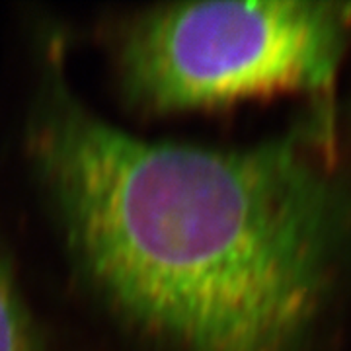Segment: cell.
<instances>
[{
    "label": "cell",
    "mask_w": 351,
    "mask_h": 351,
    "mask_svg": "<svg viewBox=\"0 0 351 351\" xmlns=\"http://www.w3.org/2000/svg\"><path fill=\"white\" fill-rule=\"evenodd\" d=\"M351 34V4L304 0L178 2L113 29L125 101L143 113L225 106L277 92H322Z\"/></svg>",
    "instance_id": "obj_2"
},
{
    "label": "cell",
    "mask_w": 351,
    "mask_h": 351,
    "mask_svg": "<svg viewBox=\"0 0 351 351\" xmlns=\"http://www.w3.org/2000/svg\"><path fill=\"white\" fill-rule=\"evenodd\" d=\"M38 348L29 311L0 252V351H38Z\"/></svg>",
    "instance_id": "obj_3"
},
{
    "label": "cell",
    "mask_w": 351,
    "mask_h": 351,
    "mask_svg": "<svg viewBox=\"0 0 351 351\" xmlns=\"http://www.w3.org/2000/svg\"><path fill=\"white\" fill-rule=\"evenodd\" d=\"M47 47L27 149L94 291L160 351H301L339 219L313 138L135 137L78 98L63 47Z\"/></svg>",
    "instance_id": "obj_1"
}]
</instances>
